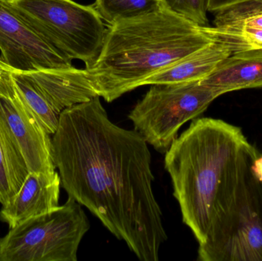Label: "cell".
I'll return each mask as SVG.
<instances>
[{"instance_id": "cell-1", "label": "cell", "mask_w": 262, "mask_h": 261, "mask_svg": "<svg viewBox=\"0 0 262 261\" xmlns=\"http://www.w3.org/2000/svg\"><path fill=\"white\" fill-rule=\"evenodd\" d=\"M52 136V160L69 197L139 260L158 261L168 237L142 135L114 124L98 96L63 110Z\"/></svg>"}, {"instance_id": "cell-2", "label": "cell", "mask_w": 262, "mask_h": 261, "mask_svg": "<svg viewBox=\"0 0 262 261\" xmlns=\"http://www.w3.org/2000/svg\"><path fill=\"white\" fill-rule=\"evenodd\" d=\"M259 152L240 127L203 117L191 123L165 153V169L183 222L202 245L225 193L246 161Z\"/></svg>"}, {"instance_id": "cell-3", "label": "cell", "mask_w": 262, "mask_h": 261, "mask_svg": "<svg viewBox=\"0 0 262 261\" xmlns=\"http://www.w3.org/2000/svg\"><path fill=\"white\" fill-rule=\"evenodd\" d=\"M212 41L206 26L161 8L108 25L99 56L85 69L98 94L110 103Z\"/></svg>"}, {"instance_id": "cell-4", "label": "cell", "mask_w": 262, "mask_h": 261, "mask_svg": "<svg viewBox=\"0 0 262 261\" xmlns=\"http://www.w3.org/2000/svg\"><path fill=\"white\" fill-rule=\"evenodd\" d=\"M249 158L220 201L206 240L199 245L201 261H262V181Z\"/></svg>"}, {"instance_id": "cell-5", "label": "cell", "mask_w": 262, "mask_h": 261, "mask_svg": "<svg viewBox=\"0 0 262 261\" xmlns=\"http://www.w3.org/2000/svg\"><path fill=\"white\" fill-rule=\"evenodd\" d=\"M41 39L70 60L90 67L101 53L107 28L94 6L73 0H6Z\"/></svg>"}, {"instance_id": "cell-6", "label": "cell", "mask_w": 262, "mask_h": 261, "mask_svg": "<svg viewBox=\"0 0 262 261\" xmlns=\"http://www.w3.org/2000/svg\"><path fill=\"white\" fill-rule=\"evenodd\" d=\"M82 205L73 198L55 209L28 219L0 239V261H77L90 229Z\"/></svg>"}, {"instance_id": "cell-7", "label": "cell", "mask_w": 262, "mask_h": 261, "mask_svg": "<svg viewBox=\"0 0 262 261\" xmlns=\"http://www.w3.org/2000/svg\"><path fill=\"white\" fill-rule=\"evenodd\" d=\"M223 94L201 81L151 84L131 110L129 119L148 144L166 153L182 126L200 116Z\"/></svg>"}, {"instance_id": "cell-8", "label": "cell", "mask_w": 262, "mask_h": 261, "mask_svg": "<svg viewBox=\"0 0 262 261\" xmlns=\"http://www.w3.org/2000/svg\"><path fill=\"white\" fill-rule=\"evenodd\" d=\"M0 60L15 72L73 67L72 60L41 39L6 0H0Z\"/></svg>"}, {"instance_id": "cell-9", "label": "cell", "mask_w": 262, "mask_h": 261, "mask_svg": "<svg viewBox=\"0 0 262 261\" xmlns=\"http://www.w3.org/2000/svg\"><path fill=\"white\" fill-rule=\"evenodd\" d=\"M0 114L19 149L29 173H55L52 139L15 92L0 93Z\"/></svg>"}, {"instance_id": "cell-10", "label": "cell", "mask_w": 262, "mask_h": 261, "mask_svg": "<svg viewBox=\"0 0 262 261\" xmlns=\"http://www.w3.org/2000/svg\"><path fill=\"white\" fill-rule=\"evenodd\" d=\"M61 178L52 174L29 173L19 191L0 210V221L10 228L28 219L46 214L59 206Z\"/></svg>"}, {"instance_id": "cell-11", "label": "cell", "mask_w": 262, "mask_h": 261, "mask_svg": "<svg viewBox=\"0 0 262 261\" xmlns=\"http://www.w3.org/2000/svg\"><path fill=\"white\" fill-rule=\"evenodd\" d=\"M25 73L61 113L66 108L99 96L86 69L72 67Z\"/></svg>"}, {"instance_id": "cell-12", "label": "cell", "mask_w": 262, "mask_h": 261, "mask_svg": "<svg viewBox=\"0 0 262 261\" xmlns=\"http://www.w3.org/2000/svg\"><path fill=\"white\" fill-rule=\"evenodd\" d=\"M201 83L229 93L262 87V50L233 52Z\"/></svg>"}, {"instance_id": "cell-13", "label": "cell", "mask_w": 262, "mask_h": 261, "mask_svg": "<svg viewBox=\"0 0 262 261\" xmlns=\"http://www.w3.org/2000/svg\"><path fill=\"white\" fill-rule=\"evenodd\" d=\"M231 54L232 52L226 45L212 41L203 49L152 75L144 81L143 86L202 81L212 73L220 63Z\"/></svg>"}, {"instance_id": "cell-14", "label": "cell", "mask_w": 262, "mask_h": 261, "mask_svg": "<svg viewBox=\"0 0 262 261\" xmlns=\"http://www.w3.org/2000/svg\"><path fill=\"white\" fill-rule=\"evenodd\" d=\"M26 161L0 114V204L5 205L19 191L29 175Z\"/></svg>"}, {"instance_id": "cell-15", "label": "cell", "mask_w": 262, "mask_h": 261, "mask_svg": "<svg viewBox=\"0 0 262 261\" xmlns=\"http://www.w3.org/2000/svg\"><path fill=\"white\" fill-rule=\"evenodd\" d=\"M11 79L15 92L25 105L46 131L53 135L58 128L61 112L54 107L27 74L12 70Z\"/></svg>"}, {"instance_id": "cell-16", "label": "cell", "mask_w": 262, "mask_h": 261, "mask_svg": "<svg viewBox=\"0 0 262 261\" xmlns=\"http://www.w3.org/2000/svg\"><path fill=\"white\" fill-rule=\"evenodd\" d=\"M93 6L108 25L152 13L163 8L162 0H96Z\"/></svg>"}, {"instance_id": "cell-17", "label": "cell", "mask_w": 262, "mask_h": 261, "mask_svg": "<svg viewBox=\"0 0 262 261\" xmlns=\"http://www.w3.org/2000/svg\"><path fill=\"white\" fill-rule=\"evenodd\" d=\"M214 41L226 45L232 53L249 50H262V28H218L206 26Z\"/></svg>"}, {"instance_id": "cell-18", "label": "cell", "mask_w": 262, "mask_h": 261, "mask_svg": "<svg viewBox=\"0 0 262 261\" xmlns=\"http://www.w3.org/2000/svg\"><path fill=\"white\" fill-rule=\"evenodd\" d=\"M218 28H262V0H249L214 12Z\"/></svg>"}, {"instance_id": "cell-19", "label": "cell", "mask_w": 262, "mask_h": 261, "mask_svg": "<svg viewBox=\"0 0 262 261\" xmlns=\"http://www.w3.org/2000/svg\"><path fill=\"white\" fill-rule=\"evenodd\" d=\"M209 0H162L166 10L200 26H208Z\"/></svg>"}, {"instance_id": "cell-20", "label": "cell", "mask_w": 262, "mask_h": 261, "mask_svg": "<svg viewBox=\"0 0 262 261\" xmlns=\"http://www.w3.org/2000/svg\"><path fill=\"white\" fill-rule=\"evenodd\" d=\"M249 0H209V12H215Z\"/></svg>"}, {"instance_id": "cell-21", "label": "cell", "mask_w": 262, "mask_h": 261, "mask_svg": "<svg viewBox=\"0 0 262 261\" xmlns=\"http://www.w3.org/2000/svg\"><path fill=\"white\" fill-rule=\"evenodd\" d=\"M252 170L255 176L262 181V155L259 154L254 161Z\"/></svg>"}]
</instances>
